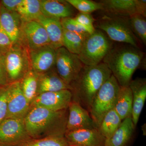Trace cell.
<instances>
[{
	"label": "cell",
	"mask_w": 146,
	"mask_h": 146,
	"mask_svg": "<svg viewBox=\"0 0 146 146\" xmlns=\"http://www.w3.org/2000/svg\"><path fill=\"white\" fill-rule=\"evenodd\" d=\"M7 112L6 118L24 119L28 113L30 104L24 96L20 81L7 85Z\"/></svg>",
	"instance_id": "7c38bea8"
},
{
	"label": "cell",
	"mask_w": 146,
	"mask_h": 146,
	"mask_svg": "<svg viewBox=\"0 0 146 146\" xmlns=\"http://www.w3.org/2000/svg\"><path fill=\"white\" fill-rule=\"evenodd\" d=\"M120 87L117 80L112 75L103 84L94 97L89 112L98 128L105 115L114 109Z\"/></svg>",
	"instance_id": "277c9868"
},
{
	"label": "cell",
	"mask_w": 146,
	"mask_h": 146,
	"mask_svg": "<svg viewBox=\"0 0 146 146\" xmlns=\"http://www.w3.org/2000/svg\"><path fill=\"white\" fill-rule=\"evenodd\" d=\"M73 7L81 13H90L98 10H103L102 6L98 2L90 0H67Z\"/></svg>",
	"instance_id": "f546056e"
},
{
	"label": "cell",
	"mask_w": 146,
	"mask_h": 146,
	"mask_svg": "<svg viewBox=\"0 0 146 146\" xmlns=\"http://www.w3.org/2000/svg\"><path fill=\"white\" fill-rule=\"evenodd\" d=\"M0 146H6L3 145H0Z\"/></svg>",
	"instance_id": "8d00e7d4"
},
{
	"label": "cell",
	"mask_w": 146,
	"mask_h": 146,
	"mask_svg": "<svg viewBox=\"0 0 146 146\" xmlns=\"http://www.w3.org/2000/svg\"><path fill=\"white\" fill-rule=\"evenodd\" d=\"M56 49L48 45L28 51L31 67L38 74L50 70L55 67Z\"/></svg>",
	"instance_id": "5bb4252c"
},
{
	"label": "cell",
	"mask_w": 146,
	"mask_h": 146,
	"mask_svg": "<svg viewBox=\"0 0 146 146\" xmlns=\"http://www.w3.org/2000/svg\"><path fill=\"white\" fill-rule=\"evenodd\" d=\"M22 1V0H2L0 1V3L6 10L16 11L18 5Z\"/></svg>",
	"instance_id": "e575fe53"
},
{
	"label": "cell",
	"mask_w": 146,
	"mask_h": 146,
	"mask_svg": "<svg viewBox=\"0 0 146 146\" xmlns=\"http://www.w3.org/2000/svg\"><path fill=\"white\" fill-rule=\"evenodd\" d=\"M2 56L9 83L20 81L31 69L28 51L21 44L13 45Z\"/></svg>",
	"instance_id": "52a82bcc"
},
{
	"label": "cell",
	"mask_w": 146,
	"mask_h": 146,
	"mask_svg": "<svg viewBox=\"0 0 146 146\" xmlns=\"http://www.w3.org/2000/svg\"><path fill=\"white\" fill-rule=\"evenodd\" d=\"M64 136L69 146H105L106 140L98 129L66 131Z\"/></svg>",
	"instance_id": "9a60e30c"
},
{
	"label": "cell",
	"mask_w": 146,
	"mask_h": 146,
	"mask_svg": "<svg viewBox=\"0 0 146 146\" xmlns=\"http://www.w3.org/2000/svg\"><path fill=\"white\" fill-rule=\"evenodd\" d=\"M112 75L103 62L93 66L84 65L77 77L69 85L72 101L89 112L97 92Z\"/></svg>",
	"instance_id": "6da1fadb"
},
{
	"label": "cell",
	"mask_w": 146,
	"mask_h": 146,
	"mask_svg": "<svg viewBox=\"0 0 146 146\" xmlns=\"http://www.w3.org/2000/svg\"><path fill=\"white\" fill-rule=\"evenodd\" d=\"M66 131L98 129L88 110L76 102H71L68 108Z\"/></svg>",
	"instance_id": "2e32d148"
},
{
	"label": "cell",
	"mask_w": 146,
	"mask_h": 146,
	"mask_svg": "<svg viewBox=\"0 0 146 146\" xmlns=\"http://www.w3.org/2000/svg\"><path fill=\"white\" fill-rule=\"evenodd\" d=\"M63 28L68 31L77 33H88L91 34L95 31V28H90L81 25L72 18L60 19Z\"/></svg>",
	"instance_id": "4dcf8cb0"
},
{
	"label": "cell",
	"mask_w": 146,
	"mask_h": 146,
	"mask_svg": "<svg viewBox=\"0 0 146 146\" xmlns=\"http://www.w3.org/2000/svg\"><path fill=\"white\" fill-rule=\"evenodd\" d=\"M44 27L50 42V45L57 50L63 46V29L60 19L48 18L42 15L37 20Z\"/></svg>",
	"instance_id": "44dd1931"
},
{
	"label": "cell",
	"mask_w": 146,
	"mask_h": 146,
	"mask_svg": "<svg viewBox=\"0 0 146 146\" xmlns=\"http://www.w3.org/2000/svg\"><path fill=\"white\" fill-rule=\"evenodd\" d=\"M74 19L84 26L90 28L94 27V23L96 20L90 13L80 12Z\"/></svg>",
	"instance_id": "836d02e7"
},
{
	"label": "cell",
	"mask_w": 146,
	"mask_h": 146,
	"mask_svg": "<svg viewBox=\"0 0 146 146\" xmlns=\"http://www.w3.org/2000/svg\"><path fill=\"white\" fill-rule=\"evenodd\" d=\"M122 121L115 110L112 109L104 116L98 127V130L106 139H109L118 129Z\"/></svg>",
	"instance_id": "484cf974"
},
{
	"label": "cell",
	"mask_w": 146,
	"mask_h": 146,
	"mask_svg": "<svg viewBox=\"0 0 146 146\" xmlns=\"http://www.w3.org/2000/svg\"><path fill=\"white\" fill-rule=\"evenodd\" d=\"M106 15L129 18L138 14L146 17V0H102L99 1Z\"/></svg>",
	"instance_id": "30bf717a"
},
{
	"label": "cell",
	"mask_w": 146,
	"mask_h": 146,
	"mask_svg": "<svg viewBox=\"0 0 146 146\" xmlns=\"http://www.w3.org/2000/svg\"><path fill=\"white\" fill-rule=\"evenodd\" d=\"M16 11L22 22L36 21L43 15L39 0H22Z\"/></svg>",
	"instance_id": "cb8c5ba5"
},
{
	"label": "cell",
	"mask_w": 146,
	"mask_h": 146,
	"mask_svg": "<svg viewBox=\"0 0 146 146\" xmlns=\"http://www.w3.org/2000/svg\"><path fill=\"white\" fill-rule=\"evenodd\" d=\"M9 84V82L4 65L2 56L0 55V87L7 86Z\"/></svg>",
	"instance_id": "d590c367"
},
{
	"label": "cell",
	"mask_w": 146,
	"mask_h": 146,
	"mask_svg": "<svg viewBox=\"0 0 146 146\" xmlns=\"http://www.w3.org/2000/svg\"><path fill=\"white\" fill-rule=\"evenodd\" d=\"M84 65L78 55L70 52L63 46L56 50V70L59 76L68 85L77 77Z\"/></svg>",
	"instance_id": "ba28073f"
},
{
	"label": "cell",
	"mask_w": 146,
	"mask_h": 146,
	"mask_svg": "<svg viewBox=\"0 0 146 146\" xmlns=\"http://www.w3.org/2000/svg\"><path fill=\"white\" fill-rule=\"evenodd\" d=\"M19 44L29 51L50 45V42L46 30L39 22L22 21Z\"/></svg>",
	"instance_id": "8fae6325"
},
{
	"label": "cell",
	"mask_w": 146,
	"mask_h": 146,
	"mask_svg": "<svg viewBox=\"0 0 146 146\" xmlns=\"http://www.w3.org/2000/svg\"><path fill=\"white\" fill-rule=\"evenodd\" d=\"M128 86L132 93L133 99L131 119L136 127L146 99V79L137 78L132 80Z\"/></svg>",
	"instance_id": "e0dca14e"
},
{
	"label": "cell",
	"mask_w": 146,
	"mask_h": 146,
	"mask_svg": "<svg viewBox=\"0 0 146 146\" xmlns=\"http://www.w3.org/2000/svg\"><path fill=\"white\" fill-rule=\"evenodd\" d=\"M70 89L69 85L59 76L56 69L53 68L46 72L38 74L37 96L46 92Z\"/></svg>",
	"instance_id": "ffe728a7"
},
{
	"label": "cell",
	"mask_w": 146,
	"mask_h": 146,
	"mask_svg": "<svg viewBox=\"0 0 146 146\" xmlns=\"http://www.w3.org/2000/svg\"><path fill=\"white\" fill-rule=\"evenodd\" d=\"M113 45L112 40L104 32L96 29L84 41L79 58L84 65H98L102 62Z\"/></svg>",
	"instance_id": "5b68a950"
},
{
	"label": "cell",
	"mask_w": 146,
	"mask_h": 146,
	"mask_svg": "<svg viewBox=\"0 0 146 146\" xmlns=\"http://www.w3.org/2000/svg\"><path fill=\"white\" fill-rule=\"evenodd\" d=\"M19 146H69L65 136H56L32 139Z\"/></svg>",
	"instance_id": "f1b7e54d"
},
{
	"label": "cell",
	"mask_w": 146,
	"mask_h": 146,
	"mask_svg": "<svg viewBox=\"0 0 146 146\" xmlns=\"http://www.w3.org/2000/svg\"><path fill=\"white\" fill-rule=\"evenodd\" d=\"M72 100V92L69 89L54 92H46L37 95L30 106H38L52 111L68 109Z\"/></svg>",
	"instance_id": "4fadbf2b"
},
{
	"label": "cell",
	"mask_w": 146,
	"mask_h": 146,
	"mask_svg": "<svg viewBox=\"0 0 146 146\" xmlns=\"http://www.w3.org/2000/svg\"><path fill=\"white\" fill-rule=\"evenodd\" d=\"M135 127L131 117L123 120L111 138L106 139L105 146H128L131 140Z\"/></svg>",
	"instance_id": "7402d4cb"
},
{
	"label": "cell",
	"mask_w": 146,
	"mask_h": 146,
	"mask_svg": "<svg viewBox=\"0 0 146 146\" xmlns=\"http://www.w3.org/2000/svg\"><path fill=\"white\" fill-rule=\"evenodd\" d=\"M133 99L129 86H121L114 109L122 121L131 117Z\"/></svg>",
	"instance_id": "603a6c76"
},
{
	"label": "cell",
	"mask_w": 146,
	"mask_h": 146,
	"mask_svg": "<svg viewBox=\"0 0 146 146\" xmlns=\"http://www.w3.org/2000/svg\"><path fill=\"white\" fill-rule=\"evenodd\" d=\"M7 112V86L0 87V123L6 118Z\"/></svg>",
	"instance_id": "1f68e13d"
},
{
	"label": "cell",
	"mask_w": 146,
	"mask_h": 146,
	"mask_svg": "<svg viewBox=\"0 0 146 146\" xmlns=\"http://www.w3.org/2000/svg\"><path fill=\"white\" fill-rule=\"evenodd\" d=\"M22 21L16 11H9L0 3V26L13 45L19 44Z\"/></svg>",
	"instance_id": "ac0fdd59"
},
{
	"label": "cell",
	"mask_w": 146,
	"mask_h": 146,
	"mask_svg": "<svg viewBox=\"0 0 146 146\" xmlns=\"http://www.w3.org/2000/svg\"><path fill=\"white\" fill-rule=\"evenodd\" d=\"M94 27L105 33L112 41L129 44L140 49L138 39L131 28L128 18L105 15L97 21Z\"/></svg>",
	"instance_id": "8992f818"
},
{
	"label": "cell",
	"mask_w": 146,
	"mask_h": 146,
	"mask_svg": "<svg viewBox=\"0 0 146 146\" xmlns=\"http://www.w3.org/2000/svg\"><path fill=\"white\" fill-rule=\"evenodd\" d=\"M32 139L24 119L7 118L0 123V145L19 146Z\"/></svg>",
	"instance_id": "9c48e42d"
},
{
	"label": "cell",
	"mask_w": 146,
	"mask_h": 146,
	"mask_svg": "<svg viewBox=\"0 0 146 146\" xmlns=\"http://www.w3.org/2000/svg\"><path fill=\"white\" fill-rule=\"evenodd\" d=\"M38 79V74L31 69L20 81L22 91L30 104L37 96Z\"/></svg>",
	"instance_id": "4316f807"
},
{
	"label": "cell",
	"mask_w": 146,
	"mask_h": 146,
	"mask_svg": "<svg viewBox=\"0 0 146 146\" xmlns=\"http://www.w3.org/2000/svg\"><path fill=\"white\" fill-rule=\"evenodd\" d=\"M13 46L10 37L0 26V55L5 54Z\"/></svg>",
	"instance_id": "d6a6232c"
},
{
	"label": "cell",
	"mask_w": 146,
	"mask_h": 146,
	"mask_svg": "<svg viewBox=\"0 0 146 146\" xmlns=\"http://www.w3.org/2000/svg\"><path fill=\"white\" fill-rule=\"evenodd\" d=\"M144 53L132 45L120 43L113 45L104 58L112 75L121 86H128L134 72L143 63Z\"/></svg>",
	"instance_id": "3957f363"
},
{
	"label": "cell",
	"mask_w": 146,
	"mask_h": 146,
	"mask_svg": "<svg viewBox=\"0 0 146 146\" xmlns=\"http://www.w3.org/2000/svg\"><path fill=\"white\" fill-rule=\"evenodd\" d=\"M40 3L42 15L48 18L61 19L74 14L72 6L66 1L40 0Z\"/></svg>",
	"instance_id": "d6986e66"
},
{
	"label": "cell",
	"mask_w": 146,
	"mask_h": 146,
	"mask_svg": "<svg viewBox=\"0 0 146 146\" xmlns=\"http://www.w3.org/2000/svg\"><path fill=\"white\" fill-rule=\"evenodd\" d=\"M68 110L52 111L30 106L25 119V125L32 139L63 136L66 131Z\"/></svg>",
	"instance_id": "7a4b0ae2"
},
{
	"label": "cell",
	"mask_w": 146,
	"mask_h": 146,
	"mask_svg": "<svg viewBox=\"0 0 146 146\" xmlns=\"http://www.w3.org/2000/svg\"><path fill=\"white\" fill-rule=\"evenodd\" d=\"M129 23L133 34L138 40L146 45V20L145 17L140 14H134L128 18Z\"/></svg>",
	"instance_id": "83f0119b"
},
{
	"label": "cell",
	"mask_w": 146,
	"mask_h": 146,
	"mask_svg": "<svg viewBox=\"0 0 146 146\" xmlns=\"http://www.w3.org/2000/svg\"><path fill=\"white\" fill-rule=\"evenodd\" d=\"M89 34L86 33L73 32L63 29V46L70 52L78 55L81 51L84 41Z\"/></svg>",
	"instance_id": "d4e9b609"
}]
</instances>
